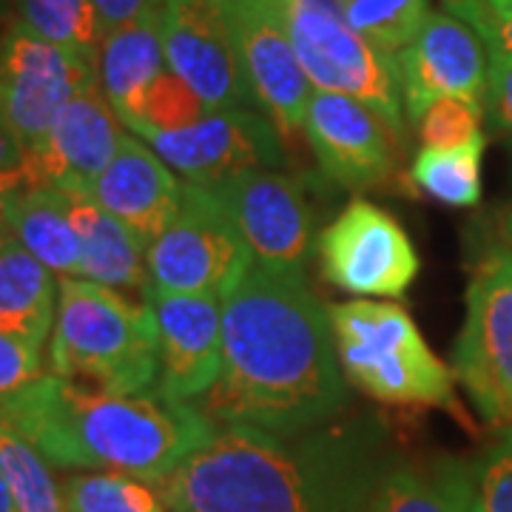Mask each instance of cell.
<instances>
[{"instance_id": "44dd1931", "label": "cell", "mask_w": 512, "mask_h": 512, "mask_svg": "<svg viewBox=\"0 0 512 512\" xmlns=\"http://www.w3.org/2000/svg\"><path fill=\"white\" fill-rule=\"evenodd\" d=\"M80 239V276L111 291L140 296L148 288V245L92 197H69Z\"/></svg>"}, {"instance_id": "cb8c5ba5", "label": "cell", "mask_w": 512, "mask_h": 512, "mask_svg": "<svg viewBox=\"0 0 512 512\" xmlns=\"http://www.w3.org/2000/svg\"><path fill=\"white\" fill-rule=\"evenodd\" d=\"M69 205L72 200L52 185H29L9 222V234L57 279L80 276V239Z\"/></svg>"}, {"instance_id": "8992f818", "label": "cell", "mask_w": 512, "mask_h": 512, "mask_svg": "<svg viewBox=\"0 0 512 512\" xmlns=\"http://www.w3.org/2000/svg\"><path fill=\"white\" fill-rule=\"evenodd\" d=\"M293 52L316 92L348 94L382 120L393 140L404 137L396 57L359 35L333 0H279Z\"/></svg>"}, {"instance_id": "d6986e66", "label": "cell", "mask_w": 512, "mask_h": 512, "mask_svg": "<svg viewBox=\"0 0 512 512\" xmlns=\"http://www.w3.org/2000/svg\"><path fill=\"white\" fill-rule=\"evenodd\" d=\"M92 200L151 245L180 214L183 183L154 148L126 131L117 154L94 183Z\"/></svg>"}, {"instance_id": "d590c367", "label": "cell", "mask_w": 512, "mask_h": 512, "mask_svg": "<svg viewBox=\"0 0 512 512\" xmlns=\"http://www.w3.org/2000/svg\"><path fill=\"white\" fill-rule=\"evenodd\" d=\"M26 174V146L0 114V177Z\"/></svg>"}, {"instance_id": "5bb4252c", "label": "cell", "mask_w": 512, "mask_h": 512, "mask_svg": "<svg viewBox=\"0 0 512 512\" xmlns=\"http://www.w3.org/2000/svg\"><path fill=\"white\" fill-rule=\"evenodd\" d=\"M404 114L416 123L441 97L487 109L490 57L478 32L453 12H430L416 37L396 55Z\"/></svg>"}, {"instance_id": "52a82bcc", "label": "cell", "mask_w": 512, "mask_h": 512, "mask_svg": "<svg viewBox=\"0 0 512 512\" xmlns=\"http://www.w3.org/2000/svg\"><path fill=\"white\" fill-rule=\"evenodd\" d=\"M453 373L478 413L512 424V251H495L467 285V311L453 350Z\"/></svg>"}, {"instance_id": "4fadbf2b", "label": "cell", "mask_w": 512, "mask_h": 512, "mask_svg": "<svg viewBox=\"0 0 512 512\" xmlns=\"http://www.w3.org/2000/svg\"><path fill=\"white\" fill-rule=\"evenodd\" d=\"M174 174L191 185H214L245 171L285 165L282 134L251 109L205 111L200 120L143 137Z\"/></svg>"}, {"instance_id": "ba28073f", "label": "cell", "mask_w": 512, "mask_h": 512, "mask_svg": "<svg viewBox=\"0 0 512 512\" xmlns=\"http://www.w3.org/2000/svg\"><path fill=\"white\" fill-rule=\"evenodd\" d=\"M205 188L234 225L256 268L279 276H305L313 211L305 185L296 177L265 168Z\"/></svg>"}, {"instance_id": "e575fe53", "label": "cell", "mask_w": 512, "mask_h": 512, "mask_svg": "<svg viewBox=\"0 0 512 512\" xmlns=\"http://www.w3.org/2000/svg\"><path fill=\"white\" fill-rule=\"evenodd\" d=\"M165 0H94V9H97V18H100V29L103 37L109 32H117L128 23H137V20L151 18V15H160L163 12Z\"/></svg>"}, {"instance_id": "836d02e7", "label": "cell", "mask_w": 512, "mask_h": 512, "mask_svg": "<svg viewBox=\"0 0 512 512\" xmlns=\"http://www.w3.org/2000/svg\"><path fill=\"white\" fill-rule=\"evenodd\" d=\"M490 57V80H487V111L493 123L512 143V55L487 49Z\"/></svg>"}, {"instance_id": "8fae6325", "label": "cell", "mask_w": 512, "mask_h": 512, "mask_svg": "<svg viewBox=\"0 0 512 512\" xmlns=\"http://www.w3.org/2000/svg\"><path fill=\"white\" fill-rule=\"evenodd\" d=\"M97 60L12 23L0 37V114L26 151L80 92L97 86Z\"/></svg>"}, {"instance_id": "d6a6232c", "label": "cell", "mask_w": 512, "mask_h": 512, "mask_svg": "<svg viewBox=\"0 0 512 512\" xmlns=\"http://www.w3.org/2000/svg\"><path fill=\"white\" fill-rule=\"evenodd\" d=\"M43 370V350L29 348L23 342L0 333V402L15 396L26 384L40 379Z\"/></svg>"}, {"instance_id": "7a4b0ae2", "label": "cell", "mask_w": 512, "mask_h": 512, "mask_svg": "<svg viewBox=\"0 0 512 512\" xmlns=\"http://www.w3.org/2000/svg\"><path fill=\"white\" fill-rule=\"evenodd\" d=\"M396 456L376 416L336 419L293 439L228 424L160 490L171 512H376Z\"/></svg>"}, {"instance_id": "4dcf8cb0", "label": "cell", "mask_w": 512, "mask_h": 512, "mask_svg": "<svg viewBox=\"0 0 512 512\" xmlns=\"http://www.w3.org/2000/svg\"><path fill=\"white\" fill-rule=\"evenodd\" d=\"M484 106L461 100V97H441L416 120L421 143L427 148H450L470 143L481 134Z\"/></svg>"}, {"instance_id": "9c48e42d", "label": "cell", "mask_w": 512, "mask_h": 512, "mask_svg": "<svg viewBox=\"0 0 512 512\" xmlns=\"http://www.w3.org/2000/svg\"><path fill=\"white\" fill-rule=\"evenodd\" d=\"M148 288L225 296L254 265L205 185L183 183V208L148 245Z\"/></svg>"}, {"instance_id": "9a60e30c", "label": "cell", "mask_w": 512, "mask_h": 512, "mask_svg": "<svg viewBox=\"0 0 512 512\" xmlns=\"http://www.w3.org/2000/svg\"><path fill=\"white\" fill-rule=\"evenodd\" d=\"M168 72L211 111L256 106L217 0H165L160 12Z\"/></svg>"}, {"instance_id": "277c9868", "label": "cell", "mask_w": 512, "mask_h": 512, "mask_svg": "<svg viewBox=\"0 0 512 512\" xmlns=\"http://www.w3.org/2000/svg\"><path fill=\"white\" fill-rule=\"evenodd\" d=\"M49 373L103 393H148L160 376V333L146 299L60 279Z\"/></svg>"}, {"instance_id": "ac0fdd59", "label": "cell", "mask_w": 512, "mask_h": 512, "mask_svg": "<svg viewBox=\"0 0 512 512\" xmlns=\"http://www.w3.org/2000/svg\"><path fill=\"white\" fill-rule=\"evenodd\" d=\"M302 131L319 168L350 191L376 188L393 171V134L348 94L313 89Z\"/></svg>"}, {"instance_id": "3957f363", "label": "cell", "mask_w": 512, "mask_h": 512, "mask_svg": "<svg viewBox=\"0 0 512 512\" xmlns=\"http://www.w3.org/2000/svg\"><path fill=\"white\" fill-rule=\"evenodd\" d=\"M0 419L52 467L126 473L157 487L220 430L197 404L174 402L157 390L103 393L55 373L3 399Z\"/></svg>"}, {"instance_id": "ffe728a7", "label": "cell", "mask_w": 512, "mask_h": 512, "mask_svg": "<svg viewBox=\"0 0 512 512\" xmlns=\"http://www.w3.org/2000/svg\"><path fill=\"white\" fill-rule=\"evenodd\" d=\"M168 74L160 15L109 32L97 55V80L109 106L131 134L146 123L148 100Z\"/></svg>"}, {"instance_id": "e0dca14e", "label": "cell", "mask_w": 512, "mask_h": 512, "mask_svg": "<svg viewBox=\"0 0 512 512\" xmlns=\"http://www.w3.org/2000/svg\"><path fill=\"white\" fill-rule=\"evenodd\" d=\"M160 333L157 393L174 402H200L222 370V296L217 293H143Z\"/></svg>"}, {"instance_id": "5b68a950", "label": "cell", "mask_w": 512, "mask_h": 512, "mask_svg": "<svg viewBox=\"0 0 512 512\" xmlns=\"http://www.w3.org/2000/svg\"><path fill=\"white\" fill-rule=\"evenodd\" d=\"M328 319L345 379L376 402L427 407L456 402V373L430 350L404 308L353 299L330 305Z\"/></svg>"}, {"instance_id": "4316f807", "label": "cell", "mask_w": 512, "mask_h": 512, "mask_svg": "<svg viewBox=\"0 0 512 512\" xmlns=\"http://www.w3.org/2000/svg\"><path fill=\"white\" fill-rule=\"evenodd\" d=\"M69 512H168L163 490L126 473H74L63 478Z\"/></svg>"}, {"instance_id": "74e56055", "label": "cell", "mask_w": 512, "mask_h": 512, "mask_svg": "<svg viewBox=\"0 0 512 512\" xmlns=\"http://www.w3.org/2000/svg\"><path fill=\"white\" fill-rule=\"evenodd\" d=\"M0 512H18L15 510V501H12V493H9V484L0 473Z\"/></svg>"}, {"instance_id": "30bf717a", "label": "cell", "mask_w": 512, "mask_h": 512, "mask_svg": "<svg viewBox=\"0 0 512 512\" xmlns=\"http://www.w3.org/2000/svg\"><path fill=\"white\" fill-rule=\"evenodd\" d=\"M322 276L359 299H399L421 268L402 222L367 200L348 202L316 239Z\"/></svg>"}, {"instance_id": "2e32d148", "label": "cell", "mask_w": 512, "mask_h": 512, "mask_svg": "<svg viewBox=\"0 0 512 512\" xmlns=\"http://www.w3.org/2000/svg\"><path fill=\"white\" fill-rule=\"evenodd\" d=\"M123 134V123L100 83L89 86L63 106L40 143L26 151V174L32 185H52L66 197H92Z\"/></svg>"}, {"instance_id": "603a6c76", "label": "cell", "mask_w": 512, "mask_h": 512, "mask_svg": "<svg viewBox=\"0 0 512 512\" xmlns=\"http://www.w3.org/2000/svg\"><path fill=\"white\" fill-rule=\"evenodd\" d=\"M473 464L453 456L402 458L387 467L376 512H470Z\"/></svg>"}, {"instance_id": "f1b7e54d", "label": "cell", "mask_w": 512, "mask_h": 512, "mask_svg": "<svg viewBox=\"0 0 512 512\" xmlns=\"http://www.w3.org/2000/svg\"><path fill=\"white\" fill-rule=\"evenodd\" d=\"M342 18L387 55H399L430 15V0H333Z\"/></svg>"}, {"instance_id": "6da1fadb", "label": "cell", "mask_w": 512, "mask_h": 512, "mask_svg": "<svg viewBox=\"0 0 512 512\" xmlns=\"http://www.w3.org/2000/svg\"><path fill=\"white\" fill-rule=\"evenodd\" d=\"M350 402L328 308L305 276L251 265L222 296V370L197 407L220 427L293 439L336 421Z\"/></svg>"}, {"instance_id": "f35d334b", "label": "cell", "mask_w": 512, "mask_h": 512, "mask_svg": "<svg viewBox=\"0 0 512 512\" xmlns=\"http://www.w3.org/2000/svg\"><path fill=\"white\" fill-rule=\"evenodd\" d=\"M501 234H504V239L510 242V248H512V205L501 214Z\"/></svg>"}, {"instance_id": "1f68e13d", "label": "cell", "mask_w": 512, "mask_h": 512, "mask_svg": "<svg viewBox=\"0 0 512 512\" xmlns=\"http://www.w3.org/2000/svg\"><path fill=\"white\" fill-rule=\"evenodd\" d=\"M444 6L470 23L487 49L512 55V0H444Z\"/></svg>"}, {"instance_id": "7c38bea8", "label": "cell", "mask_w": 512, "mask_h": 512, "mask_svg": "<svg viewBox=\"0 0 512 512\" xmlns=\"http://www.w3.org/2000/svg\"><path fill=\"white\" fill-rule=\"evenodd\" d=\"M256 106L282 137L305 126L313 86L293 52L279 0H217Z\"/></svg>"}, {"instance_id": "484cf974", "label": "cell", "mask_w": 512, "mask_h": 512, "mask_svg": "<svg viewBox=\"0 0 512 512\" xmlns=\"http://www.w3.org/2000/svg\"><path fill=\"white\" fill-rule=\"evenodd\" d=\"M0 473L18 512H69L63 481L52 464L29 439H23L9 421L0 419Z\"/></svg>"}, {"instance_id": "f546056e", "label": "cell", "mask_w": 512, "mask_h": 512, "mask_svg": "<svg viewBox=\"0 0 512 512\" xmlns=\"http://www.w3.org/2000/svg\"><path fill=\"white\" fill-rule=\"evenodd\" d=\"M470 512H512V424L473 464Z\"/></svg>"}, {"instance_id": "83f0119b", "label": "cell", "mask_w": 512, "mask_h": 512, "mask_svg": "<svg viewBox=\"0 0 512 512\" xmlns=\"http://www.w3.org/2000/svg\"><path fill=\"white\" fill-rule=\"evenodd\" d=\"M18 20L35 35L97 60L103 29L94 0H15Z\"/></svg>"}, {"instance_id": "7402d4cb", "label": "cell", "mask_w": 512, "mask_h": 512, "mask_svg": "<svg viewBox=\"0 0 512 512\" xmlns=\"http://www.w3.org/2000/svg\"><path fill=\"white\" fill-rule=\"evenodd\" d=\"M60 279L12 234L0 237V333L43 350L52 336Z\"/></svg>"}, {"instance_id": "8d00e7d4", "label": "cell", "mask_w": 512, "mask_h": 512, "mask_svg": "<svg viewBox=\"0 0 512 512\" xmlns=\"http://www.w3.org/2000/svg\"><path fill=\"white\" fill-rule=\"evenodd\" d=\"M32 185L29 174H15V177H0V237L9 234L12 211L18 205L20 194Z\"/></svg>"}, {"instance_id": "d4e9b609", "label": "cell", "mask_w": 512, "mask_h": 512, "mask_svg": "<svg viewBox=\"0 0 512 512\" xmlns=\"http://www.w3.org/2000/svg\"><path fill=\"white\" fill-rule=\"evenodd\" d=\"M487 137L450 148H421L410 165V183L430 200L450 208H473L481 202V165Z\"/></svg>"}]
</instances>
